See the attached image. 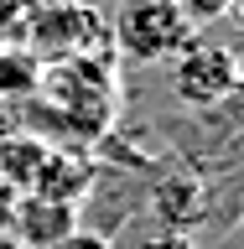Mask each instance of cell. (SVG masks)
Wrapping results in <instances>:
<instances>
[{
  "label": "cell",
  "mask_w": 244,
  "mask_h": 249,
  "mask_svg": "<svg viewBox=\"0 0 244 249\" xmlns=\"http://www.w3.org/2000/svg\"><path fill=\"white\" fill-rule=\"evenodd\" d=\"M192 36L198 26L171 0H125L114 11V47L130 62H171Z\"/></svg>",
  "instance_id": "6da1fadb"
},
{
  "label": "cell",
  "mask_w": 244,
  "mask_h": 249,
  "mask_svg": "<svg viewBox=\"0 0 244 249\" xmlns=\"http://www.w3.org/2000/svg\"><path fill=\"white\" fill-rule=\"evenodd\" d=\"M167 83H171V93H177V104H187V109H224L234 93H239L234 52L218 47V42L192 36V42L167 62Z\"/></svg>",
  "instance_id": "7a4b0ae2"
},
{
  "label": "cell",
  "mask_w": 244,
  "mask_h": 249,
  "mask_svg": "<svg viewBox=\"0 0 244 249\" xmlns=\"http://www.w3.org/2000/svg\"><path fill=\"white\" fill-rule=\"evenodd\" d=\"M73 229H78V208H73V202H52V197H37V192H21V202H16V223H11L16 244L52 249V244H62Z\"/></svg>",
  "instance_id": "3957f363"
},
{
  "label": "cell",
  "mask_w": 244,
  "mask_h": 249,
  "mask_svg": "<svg viewBox=\"0 0 244 249\" xmlns=\"http://www.w3.org/2000/svg\"><path fill=\"white\" fill-rule=\"evenodd\" d=\"M94 187V161L89 156H62V151H42V161H37V171H31V187L26 192H37V197H52V202H83V192Z\"/></svg>",
  "instance_id": "277c9868"
},
{
  "label": "cell",
  "mask_w": 244,
  "mask_h": 249,
  "mask_svg": "<svg viewBox=\"0 0 244 249\" xmlns=\"http://www.w3.org/2000/svg\"><path fill=\"white\" fill-rule=\"evenodd\" d=\"M37 83H42L37 57H26V47H5V52H0V93H5V99H21V93H31Z\"/></svg>",
  "instance_id": "5b68a950"
},
{
  "label": "cell",
  "mask_w": 244,
  "mask_h": 249,
  "mask_svg": "<svg viewBox=\"0 0 244 249\" xmlns=\"http://www.w3.org/2000/svg\"><path fill=\"white\" fill-rule=\"evenodd\" d=\"M171 5H177L192 26H208V21H224V16H229V0H171Z\"/></svg>",
  "instance_id": "8992f818"
},
{
  "label": "cell",
  "mask_w": 244,
  "mask_h": 249,
  "mask_svg": "<svg viewBox=\"0 0 244 249\" xmlns=\"http://www.w3.org/2000/svg\"><path fill=\"white\" fill-rule=\"evenodd\" d=\"M52 249H114L104 239V233H89V229H73L68 233V239H62V244H52Z\"/></svg>",
  "instance_id": "52a82bcc"
},
{
  "label": "cell",
  "mask_w": 244,
  "mask_h": 249,
  "mask_svg": "<svg viewBox=\"0 0 244 249\" xmlns=\"http://www.w3.org/2000/svg\"><path fill=\"white\" fill-rule=\"evenodd\" d=\"M16 202H21V192L0 182V233H11V223H16Z\"/></svg>",
  "instance_id": "ba28073f"
},
{
  "label": "cell",
  "mask_w": 244,
  "mask_h": 249,
  "mask_svg": "<svg viewBox=\"0 0 244 249\" xmlns=\"http://www.w3.org/2000/svg\"><path fill=\"white\" fill-rule=\"evenodd\" d=\"M229 16H234V26L244 31V0H229Z\"/></svg>",
  "instance_id": "9c48e42d"
},
{
  "label": "cell",
  "mask_w": 244,
  "mask_h": 249,
  "mask_svg": "<svg viewBox=\"0 0 244 249\" xmlns=\"http://www.w3.org/2000/svg\"><path fill=\"white\" fill-rule=\"evenodd\" d=\"M234 73H239V93H244V47L234 52Z\"/></svg>",
  "instance_id": "30bf717a"
},
{
  "label": "cell",
  "mask_w": 244,
  "mask_h": 249,
  "mask_svg": "<svg viewBox=\"0 0 244 249\" xmlns=\"http://www.w3.org/2000/svg\"><path fill=\"white\" fill-rule=\"evenodd\" d=\"M0 249H26V244H16L11 233H0Z\"/></svg>",
  "instance_id": "8fae6325"
}]
</instances>
